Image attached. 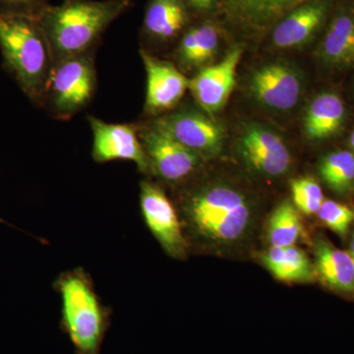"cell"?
<instances>
[{
  "instance_id": "cell-18",
  "label": "cell",
  "mask_w": 354,
  "mask_h": 354,
  "mask_svg": "<svg viewBox=\"0 0 354 354\" xmlns=\"http://www.w3.org/2000/svg\"><path fill=\"white\" fill-rule=\"evenodd\" d=\"M346 109L339 95L322 93L310 102L304 116V131L309 139L325 140L341 131Z\"/></svg>"
},
{
  "instance_id": "cell-19",
  "label": "cell",
  "mask_w": 354,
  "mask_h": 354,
  "mask_svg": "<svg viewBox=\"0 0 354 354\" xmlns=\"http://www.w3.org/2000/svg\"><path fill=\"white\" fill-rule=\"evenodd\" d=\"M218 30L213 24L202 23L186 30L177 48V58L188 69L203 68L215 57L218 48Z\"/></svg>"
},
{
  "instance_id": "cell-17",
  "label": "cell",
  "mask_w": 354,
  "mask_h": 354,
  "mask_svg": "<svg viewBox=\"0 0 354 354\" xmlns=\"http://www.w3.org/2000/svg\"><path fill=\"white\" fill-rule=\"evenodd\" d=\"M316 276L330 290L354 297V262L346 251L320 239L315 244Z\"/></svg>"
},
{
  "instance_id": "cell-13",
  "label": "cell",
  "mask_w": 354,
  "mask_h": 354,
  "mask_svg": "<svg viewBox=\"0 0 354 354\" xmlns=\"http://www.w3.org/2000/svg\"><path fill=\"white\" fill-rule=\"evenodd\" d=\"M147 73L145 111L157 114L174 109L189 87V79L176 65L140 50Z\"/></svg>"
},
{
  "instance_id": "cell-4",
  "label": "cell",
  "mask_w": 354,
  "mask_h": 354,
  "mask_svg": "<svg viewBox=\"0 0 354 354\" xmlns=\"http://www.w3.org/2000/svg\"><path fill=\"white\" fill-rule=\"evenodd\" d=\"M62 297L60 328L76 354H101L111 327V312L102 305L82 269L62 274L55 281Z\"/></svg>"
},
{
  "instance_id": "cell-6",
  "label": "cell",
  "mask_w": 354,
  "mask_h": 354,
  "mask_svg": "<svg viewBox=\"0 0 354 354\" xmlns=\"http://www.w3.org/2000/svg\"><path fill=\"white\" fill-rule=\"evenodd\" d=\"M150 169L167 183H176L197 171L203 158L153 123L137 127Z\"/></svg>"
},
{
  "instance_id": "cell-28",
  "label": "cell",
  "mask_w": 354,
  "mask_h": 354,
  "mask_svg": "<svg viewBox=\"0 0 354 354\" xmlns=\"http://www.w3.org/2000/svg\"><path fill=\"white\" fill-rule=\"evenodd\" d=\"M349 255L351 256L354 262V230L353 235H351V243H349V250L348 251Z\"/></svg>"
},
{
  "instance_id": "cell-14",
  "label": "cell",
  "mask_w": 354,
  "mask_h": 354,
  "mask_svg": "<svg viewBox=\"0 0 354 354\" xmlns=\"http://www.w3.org/2000/svg\"><path fill=\"white\" fill-rule=\"evenodd\" d=\"M310 0H221L227 19L247 32H263Z\"/></svg>"
},
{
  "instance_id": "cell-11",
  "label": "cell",
  "mask_w": 354,
  "mask_h": 354,
  "mask_svg": "<svg viewBox=\"0 0 354 354\" xmlns=\"http://www.w3.org/2000/svg\"><path fill=\"white\" fill-rule=\"evenodd\" d=\"M242 53L241 46H235L221 62L203 67L190 79L188 88L207 113H218L227 104L235 85L237 65Z\"/></svg>"
},
{
  "instance_id": "cell-7",
  "label": "cell",
  "mask_w": 354,
  "mask_h": 354,
  "mask_svg": "<svg viewBox=\"0 0 354 354\" xmlns=\"http://www.w3.org/2000/svg\"><path fill=\"white\" fill-rule=\"evenodd\" d=\"M152 123L203 158L215 157L223 149V128L194 109L165 114Z\"/></svg>"
},
{
  "instance_id": "cell-26",
  "label": "cell",
  "mask_w": 354,
  "mask_h": 354,
  "mask_svg": "<svg viewBox=\"0 0 354 354\" xmlns=\"http://www.w3.org/2000/svg\"><path fill=\"white\" fill-rule=\"evenodd\" d=\"M48 6V0H0V10L36 17Z\"/></svg>"
},
{
  "instance_id": "cell-8",
  "label": "cell",
  "mask_w": 354,
  "mask_h": 354,
  "mask_svg": "<svg viewBox=\"0 0 354 354\" xmlns=\"http://www.w3.org/2000/svg\"><path fill=\"white\" fill-rule=\"evenodd\" d=\"M140 207L149 230L167 254L183 258L186 241L176 209L164 191L150 181H143L140 191Z\"/></svg>"
},
{
  "instance_id": "cell-27",
  "label": "cell",
  "mask_w": 354,
  "mask_h": 354,
  "mask_svg": "<svg viewBox=\"0 0 354 354\" xmlns=\"http://www.w3.org/2000/svg\"><path fill=\"white\" fill-rule=\"evenodd\" d=\"M190 10L198 13H208L216 9L218 0H183Z\"/></svg>"
},
{
  "instance_id": "cell-22",
  "label": "cell",
  "mask_w": 354,
  "mask_h": 354,
  "mask_svg": "<svg viewBox=\"0 0 354 354\" xmlns=\"http://www.w3.org/2000/svg\"><path fill=\"white\" fill-rule=\"evenodd\" d=\"M319 174L324 183L339 195L354 193V155L348 151H335L323 158Z\"/></svg>"
},
{
  "instance_id": "cell-24",
  "label": "cell",
  "mask_w": 354,
  "mask_h": 354,
  "mask_svg": "<svg viewBox=\"0 0 354 354\" xmlns=\"http://www.w3.org/2000/svg\"><path fill=\"white\" fill-rule=\"evenodd\" d=\"M293 204L305 215H314L324 202L322 188L313 177L295 179L291 183Z\"/></svg>"
},
{
  "instance_id": "cell-5",
  "label": "cell",
  "mask_w": 354,
  "mask_h": 354,
  "mask_svg": "<svg viewBox=\"0 0 354 354\" xmlns=\"http://www.w3.org/2000/svg\"><path fill=\"white\" fill-rule=\"evenodd\" d=\"M95 87L90 53L60 60L53 65L44 101L58 118H71L92 99Z\"/></svg>"
},
{
  "instance_id": "cell-23",
  "label": "cell",
  "mask_w": 354,
  "mask_h": 354,
  "mask_svg": "<svg viewBox=\"0 0 354 354\" xmlns=\"http://www.w3.org/2000/svg\"><path fill=\"white\" fill-rule=\"evenodd\" d=\"M297 208L286 201L274 209L268 225V239L272 247L295 245L302 232Z\"/></svg>"
},
{
  "instance_id": "cell-25",
  "label": "cell",
  "mask_w": 354,
  "mask_h": 354,
  "mask_svg": "<svg viewBox=\"0 0 354 354\" xmlns=\"http://www.w3.org/2000/svg\"><path fill=\"white\" fill-rule=\"evenodd\" d=\"M317 216L326 227L341 237L348 235L354 223L353 207L334 200H324Z\"/></svg>"
},
{
  "instance_id": "cell-2",
  "label": "cell",
  "mask_w": 354,
  "mask_h": 354,
  "mask_svg": "<svg viewBox=\"0 0 354 354\" xmlns=\"http://www.w3.org/2000/svg\"><path fill=\"white\" fill-rule=\"evenodd\" d=\"M0 48L23 92L44 102L55 62L39 18L0 10Z\"/></svg>"
},
{
  "instance_id": "cell-15",
  "label": "cell",
  "mask_w": 354,
  "mask_h": 354,
  "mask_svg": "<svg viewBox=\"0 0 354 354\" xmlns=\"http://www.w3.org/2000/svg\"><path fill=\"white\" fill-rule=\"evenodd\" d=\"M329 0H310L293 9L277 23L272 44L279 48H293L308 43L329 13Z\"/></svg>"
},
{
  "instance_id": "cell-3",
  "label": "cell",
  "mask_w": 354,
  "mask_h": 354,
  "mask_svg": "<svg viewBox=\"0 0 354 354\" xmlns=\"http://www.w3.org/2000/svg\"><path fill=\"white\" fill-rule=\"evenodd\" d=\"M183 209L191 230L216 245L241 241L252 223L248 200L225 184H208L191 191L184 198Z\"/></svg>"
},
{
  "instance_id": "cell-20",
  "label": "cell",
  "mask_w": 354,
  "mask_h": 354,
  "mask_svg": "<svg viewBox=\"0 0 354 354\" xmlns=\"http://www.w3.org/2000/svg\"><path fill=\"white\" fill-rule=\"evenodd\" d=\"M320 57L337 67L354 65V17L351 14L335 16L320 46Z\"/></svg>"
},
{
  "instance_id": "cell-10",
  "label": "cell",
  "mask_w": 354,
  "mask_h": 354,
  "mask_svg": "<svg viewBox=\"0 0 354 354\" xmlns=\"http://www.w3.org/2000/svg\"><path fill=\"white\" fill-rule=\"evenodd\" d=\"M239 153L252 171L266 176L285 174L290 167V155L283 140L261 124L244 129L239 143Z\"/></svg>"
},
{
  "instance_id": "cell-9",
  "label": "cell",
  "mask_w": 354,
  "mask_h": 354,
  "mask_svg": "<svg viewBox=\"0 0 354 354\" xmlns=\"http://www.w3.org/2000/svg\"><path fill=\"white\" fill-rule=\"evenodd\" d=\"M92 128L93 158L97 162L129 160L140 171H150L148 157L140 140L137 125L113 124L88 116Z\"/></svg>"
},
{
  "instance_id": "cell-12",
  "label": "cell",
  "mask_w": 354,
  "mask_h": 354,
  "mask_svg": "<svg viewBox=\"0 0 354 354\" xmlns=\"http://www.w3.org/2000/svg\"><path fill=\"white\" fill-rule=\"evenodd\" d=\"M249 88L262 106L285 111L295 108L299 101L302 82L297 72L288 65L271 64L254 71Z\"/></svg>"
},
{
  "instance_id": "cell-29",
  "label": "cell",
  "mask_w": 354,
  "mask_h": 354,
  "mask_svg": "<svg viewBox=\"0 0 354 354\" xmlns=\"http://www.w3.org/2000/svg\"><path fill=\"white\" fill-rule=\"evenodd\" d=\"M349 144H351V149H353L354 152V130L353 132H351V138H349Z\"/></svg>"
},
{
  "instance_id": "cell-21",
  "label": "cell",
  "mask_w": 354,
  "mask_h": 354,
  "mask_svg": "<svg viewBox=\"0 0 354 354\" xmlns=\"http://www.w3.org/2000/svg\"><path fill=\"white\" fill-rule=\"evenodd\" d=\"M263 263L274 278L283 281H312L315 267L301 249L295 245L271 247L263 255Z\"/></svg>"
},
{
  "instance_id": "cell-1",
  "label": "cell",
  "mask_w": 354,
  "mask_h": 354,
  "mask_svg": "<svg viewBox=\"0 0 354 354\" xmlns=\"http://www.w3.org/2000/svg\"><path fill=\"white\" fill-rule=\"evenodd\" d=\"M132 6V0H64L38 16L55 64L88 53L102 32Z\"/></svg>"
},
{
  "instance_id": "cell-30",
  "label": "cell",
  "mask_w": 354,
  "mask_h": 354,
  "mask_svg": "<svg viewBox=\"0 0 354 354\" xmlns=\"http://www.w3.org/2000/svg\"><path fill=\"white\" fill-rule=\"evenodd\" d=\"M0 221H2L1 218H0Z\"/></svg>"
},
{
  "instance_id": "cell-16",
  "label": "cell",
  "mask_w": 354,
  "mask_h": 354,
  "mask_svg": "<svg viewBox=\"0 0 354 354\" xmlns=\"http://www.w3.org/2000/svg\"><path fill=\"white\" fill-rule=\"evenodd\" d=\"M189 11L183 0H149L142 35L148 41H171L187 27Z\"/></svg>"
}]
</instances>
